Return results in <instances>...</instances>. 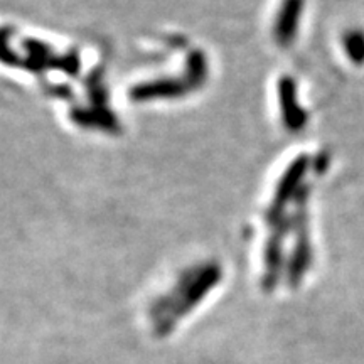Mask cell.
<instances>
[{
	"label": "cell",
	"instance_id": "cell-1",
	"mask_svg": "<svg viewBox=\"0 0 364 364\" xmlns=\"http://www.w3.org/2000/svg\"><path fill=\"white\" fill-rule=\"evenodd\" d=\"M304 0H284L282 4L279 21H277V29L282 36H290L297 26L300 12H302Z\"/></svg>",
	"mask_w": 364,
	"mask_h": 364
}]
</instances>
